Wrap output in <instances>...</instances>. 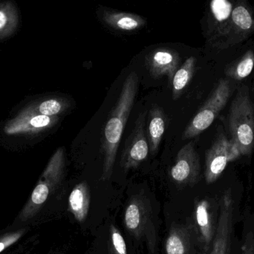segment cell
I'll return each mask as SVG.
<instances>
[{
	"label": "cell",
	"instance_id": "1",
	"mask_svg": "<svg viewBox=\"0 0 254 254\" xmlns=\"http://www.w3.org/2000/svg\"><path fill=\"white\" fill-rule=\"evenodd\" d=\"M139 78L131 72L124 82L117 103L110 111L103 131L101 151L104 156L101 180L111 178L118 151L138 90Z\"/></svg>",
	"mask_w": 254,
	"mask_h": 254
},
{
	"label": "cell",
	"instance_id": "2",
	"mask_svg": "<svg viewBox=\"0 0 254 254\" xmlns=\"http://www.w3.org/2000/svg\"><path fill=\"white\" fill-rule=\"evenodd\" d=\"M65 149L61 147L57 149L49 160L28 201L9 227V230L32 226L49 198L61 186L65 176Z\"/></svg>",
	"mask_w": 254,
	"mask_h": 254
},
{
	"label": "cell",
	"instance_id": "3",
	"mask_svg": "<svg viewBox=\"0 0 254 254\" xmlns=\"http://www.w3.org/2000/svg\"><path fill=\"white\" fill-rule=\"evenodd\" d=\"M231 140L241 156H249L254 149V104L249 87H239L228 113Z\"/></svg>",
	"mask_w": 254,
	"mask_h": 254
},
{
	"label": "cell",
	"instance_id": "4",
	"mask_svg": "<svg viewBox=\"0 0 254 254\" xmlns=\"http://www.w3.org/2000/svg\"><path fill=\"white\" fill-rule=\"evenodd\" d=\"M254 34V12L246 1H234L210 44L215 49L233 47Z\"/></svg>",
	"mask_w": 254,
	"mask_h": 254
},
{
	"label": "cell",
	"instance_id": "5",
	"mask_svg": "<svg viewBox=\"0 0 254 254\" xmlns=\"http://www.w3.org/2000/svg\"><path fill=\"white\" fill-rule=\"evenodd\" d=\"M235 88V85L230 79H221L205 102L187 125L182 140L195 138L207 130L225 108Z\"/></svg>",
	"mask_w": 254,
	"mask_h": 254
},
{
	"label": "cell",
	"instance_id": "6",
	"mask_svg": "<svg viewBox=\"0 0 254 254\" xmlns=\"http://www.w3.org/2000/svg\"><path fill=\"white\" fill-rule=\"evenodd\" d=\"M240 156L237 146L225 135L223 130L220 129L205 153L206 183L211 184L216 182L225 171L228 163L236 161Z\"/></svg>",
	"mask_w": 254,
	"mask_h": 254
},
{
	"label": "cell",
	"instance_id": "7",
	"mask_svg": "<svg viewBox=\"0 0 254 254\" xmlns=\"http://www.w3.org/2000/svg\"><path fill=\"white\" fill-rule=\"evenodd\" d=\"M146 112L140 113L136 119L134 127L125 142L121 167L125 171L137 169L149 155V146L145 133Z\"/></svg>",
	"mask_w": 254,
	"mask_h": 254
},
{
	"label": "cell",
	"instance_id": "8",
	"mask_svg": "<svg viewBox=\"0 0 254 254\" xmlns=\"http://www.w3.org/2000/svg\"><path fill=\"white\" fill-rule=\"evenodd\" d=\"M124 223L127 231L137 240L152 234V211L149 200L143 195L131 197L128 201L125 215Z\"/></svg>",
	"mask_w": 254,
	"mask_h": 254
},
{
	"label": "cell",
	"instance_id": "9",
	"mask_svg": "<svg viewBox=\"0 0 254 254\" xmlns=\"http://www.w3.org/2000/svg\"><path fill=\"white\" fill-rule=\"evenodd\" d=\"M234 202L231 189L225 191L220 201V213L210 254H230L234 224Z\"/></svg>",
	"mask_w": 254,
	"mask_h": 254
},
{
	"label": "cell",
	"instance_id": "10",
	"mask_svg": "<svg viewBox=\"0 0 254 254\" xmlns=\"http://www.w3.org/2000/svg\"><path fill=\"white\" fill-rule=\"evenodd\" d=\"M59 119L37 114L26 107L4 125V132L7 135L40 134L53 128Z\"/></svg>",
	"mask_w": 254,
	"mask_h": 254
},
{
	"label": "cell",
	"instance_id": "11",
	"mask_svg": "<svg viewBox=\"0 0 254 254\" xmlns=\"http://www.w3.org/2000/svg\"><path fill=\"white\" fill-rule=\"evenodd\" d=\"M200 160L194 142L185 145L178 152L170 177L178 184L192 185L199 178Z\"/></svg>",
	"mask_w": 254,
	"mask_h": 254
},
{
	"label": "cell",
	"instance_id": "12",
	"mask_svg": "<svg viewBox=\"0 0 254 254\" xmlns=\"http://www.w3.org/2000/svg\"><path fill=\"white\" fill-rule=\"evenodd\" d=\"M180 61V55L177 51L168 47H160L148 54L146 57V67L153 79H158L167 76L169 86H172L173 78L179 70Z\"/></svg>",
	"mask_w": 254,
	"mask_h": 254
},
{
	"label": "cell",
	"instance_id": "13",
	"mask_svg": "<svg viewBox=\"0 0 254 254\" xmlns=\"http://www.w3.org/2000/svg\"><path fill=\"white\" fill-rule=\"evenodd\" d=\"M102 19L110 28L121 31H137L146 24V19L143 16L118 10H104Z\"/></svg>",
	"mask_w": 254,
	"mask_h": 254
},
{
	"label": "cell",
	"instance_id": "14",
	"mask_svg": "<svg viewBox=\"0 0 254 254\" xmlns=\"http://www.w3.org/2000/svg\"><path fill=\"white\" fill-rule=\"evenodd\" d=\"M195 219L204 251L207 252L212 240L214 239L216 231L208 200L202 199L197 203L195 207Z\"/></svg>",
	"mask_w": 254,
	"mask_h": 254
},
{
	"label": "cell",
	"instance_id": "15",
	"mask_svg": "<svg viewBox=\"0 0 254 254\" xmlns=\"http://www.w3.org/2000/svg\"><path fill=\"white\" fill-rule=\"evenodd\" d=\"M147 140L149 150L155 155L159 149L163 136L165 132L167 117L164 110L158 104H153L149 111Z\"/></svg>",
	"mask_w": 254,
	"mask_h": 254
},
{
	"label": "cell",
	"instance_id": "16",
	"mask_svg": "<svg viewBox=\"0 0 254 254\" xmlns=\"http://www.w3.org/2000/svg\"><path fill=\"white\" fill-rule=\"evenodd\" d=\"M90 191L87 182L83 181L74 186L68 198V211L79 222L87 217L90 206Z\"/></svg>",
	"mask_w": 254,
	"mask_h": 254
},
{
	"label": "cell",
	"instance_id": "17",
	"mask_svg": "<svg viewBox=\"0 0 254 254\" xmlns=\"http://www.w3.org/2000/svg\"><path fill=\"white\" fill-rule=\"evenodd\" d=\"M71 107V101L64 97H51L31 103L30 110L37 114L51 117H59Z\"/></svg>",
	"mask_w": 254,
	"mask_h": 254
},
{
	"label": "cell",
	"instance_id": "18",
	"mask_svg": "<svg viewBox=\"0 0 254 254\" xmlns=\"http://www.w3.org/2000/svg\"><path fill=\"white\" fill-rule=\"evenodd\" d=\"M190 235L188 229L174 225L170 228L165 242L166 254H190Z\"/></svg>",
	"mask_w": 254,
	"mask_h": 254
},
{
	"label": "cell",
	"instance_id": "19",
	"mask_svg": "<svg viewBox=\"0 0 254 254\" xmlns=\"http://www.w3.org/2000/svg\"><path fill=\"white\" fill-rule=\"evenodd\" d=\"M196 58L190 57L179 67L175 74L172 84V97L176 101L180 98L187 86L189 85L195 73Z\"/></svg>",
	"mask_w": 254,
	"mask_h": 254
},
{
	"label": "cell",
	"instance_id": "20",
	"mask_svg": "<svg viewBox=\"0 0 254 254\" xmlns=\"http://www.w3.org/2000/svg\"><path fill=\"white\" fill-rule=\"evenodd\" d=\"M19 24V13L11 1L0 3V40L8 37L16 31Z\"/></svg>",
	"mask_w": 254,
	"mask_h": 254
},
{
	"label": "cell",
	"instance_id": "21",
	"mask_svg": "<svg viewBox=\"0 0 254 254\" xmlns=\"http://www.w3.org/2000/svg\"><path fill=\"white\" fill-rule=\"evenodd\" d=\"M254 67V52L248 50L238 60L227 66L225 74L231 80L241 81L250 76Z\"/></svg>",
	"mask_w": 254,
	"mask_h": 254
},
{
	"label": "cell",
	"instance_id": "22",
	"mask_svg": "<svg viewBox=\"0 0 254 254\" xmlns=\"http://www.w3.org/2000/svg\"><path fill=\"white\" fill-rule=\"evenodd\" d=\"M31 230V227L27 226L19 229L8 230L0 234V254L5 252L7 249L20 241Z\"/></svg>",
	"mask_w": 254,
	"mask_h": 254
},
{
	"label": "cell",
	"instance_id": "23",
	"mask_svg": "<svg viewBox=\"0 0 254 254\" xmlns=\"http://www.w3.org/2000/svg\"><path fill=\"white\" fill-rule=\"evenodd\" d=\"M110 236L113 254H127V245L125 239L114 225H111L110 226Z\"/></svg>",
	"mask_w": 254,
	"mask_h": 254
},
{
	"label": "cell",
	"instance_id": "24",
	"mask_svg": "<svg viewBox=\"0 0 254 254\" xmlns=\"http://www.w3.org/2000/svg\"><path fill=\"white\" fill-rule=\"evenodd\" d=\"M241 254H254V234L248 233L241 246Z\"/></svg>",
	"mask_w": 254,
	"mask_h": 254
}]
</instances>
